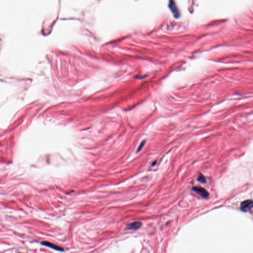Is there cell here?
<instances>
[{
  "instance_id": "6da1fadb",
  "label": "cell",
  "mask_w": 253,
  "mask_h": 253,
  "mask_svg": "<svg viewBox=\"0 0 253 253\" xmlns=\"http://www.w3.org/2000/svg\"><path fill=\"white\" fill-rule=\"evenodd\" d=\"M253 207V201L251 200L244 201L240 205V209L243 212H247L250 211Z\"/></svg>"
},
{
  "instance_id": "7a4b0ae2",
  "label": "cell",
  "mask_w": 253,
  "mask_h": 253,
  "mask_svg": "<svg viewBox=\"0 0 253 253\" xmlns=\"http://www.w3.org/2000/svg\"><path fill=\"white\" fill-rule=\"evenodd\" d=\"M170 9L171 10L172 12L174 14V17L176 18H178L180 16V13H179V10H178V8L177 7V5L174 1H170L169 5Z\"/></svg>"
},
{
  "instance_id": "3957f363",
  "label": "cell",
  "mask_w": 253,
  "mask_h": 253,
  "mask_svg": "<svg viewBox=\"0 0 253 253\" xmlns=\"http://www.w3.org/2000/svg\"><path fill=\"white\" fill-rule=\"evenodd\" d=\"M193 189L198 194L204 198H207L209 196V193L205 189L201 187H194L193 188Z\"/></svg>"
},
{
  "instance_id": "277c9868",
  "label": "cell",
  "mask_w": 253,
  "mask_h": 253,
  "mask_svg": "<svg viewBox=\"0 0 253 253\" xmlns=\"http://www.w3.org/2000/svg\"><path fill=\"white\" fill-rule=\"evenodd\" d=\"M41 244L42 245H44V246H45L49 247L50 248L53 249L54 250L58 251L63 252L64 251L63 248H61L60 247L58 246L57 245L54 244L50 243V242H41Z\"/></svg>"
},
{
  "instance_id": "5b68a950",
  "label": "cell",
  "mask_w": 253,
  "mask_h": 253,
  "mask_svg": "<svg viewBox=\"0 0 253 253\" xmlns=\"http://www.w3.org/2000/svg\"><path fill=\"white\" fill-rule=\"evenodd\" d=\"M142 225V223L140 222H135L128 224L127 225V228L129 229H140Z\"/></svg>"
},
{
  "instance_id": "8992f818",
  "label": "cell",
  "mask_w": 253,
  "mask_h": 253,
  "mask_svg": "<svg viewBox=\"0 0 253 253\" xmlns=\"http://www.w3.org/2000/svg\"><path fill=\"white\" fill-rule=\"evenodd\" d=\"M198 181L202 183H205L206 182L205 178L203 175H200L199 176V178L198 179Z\"/></svg>"
},
{
  "instance_id": "52a82bcc",
  "label": "cell",
  "mask_w": 253,
  "mask_h": 253,
  "mask_svg": "<svg viewBox=\"0 0 253 253\" xmlns=\"http://www.w3.org/2000/svg\"><path fill=\"white\" fill-rule=\"evenodd\" d=\"M145 141H142V142H141V144L140 145V146L138 147V151H140V150L141 149V148H142V147H143V145H145Z\"/></svg>"
}]
</instances>
